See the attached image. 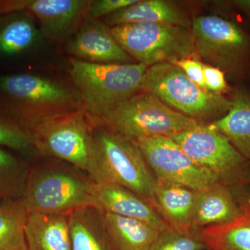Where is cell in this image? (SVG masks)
Segmentation results:
<instances>
[{
    "label": "cell",
    "instance_id": "1",
    "mask_svg": "<svg viewBox=\"0 0 250 250\" xmlns=\"http://www.w3.org/2000/svg\"><path fill=\"white\" fill-rule=\"evenodd\" d=\"M0 106L27 129L49 117L83 110L71 82L29 72L0 76Z\"/></svg>",
    "mask_w": 250,
    "mask_h": 250
},
{
    "label": "cell",
    "instance_id": "2",
    "mask_svg": "<svg viewBox=\"0 0 250 250\" xmlns=\"http://www.w3.org/2000/svg\"><path fill=\"white\" fill-rule=\"evenodd\" d=\"M94 125L83 110L67 112L29 126L39 155L65 161L83 171L94 182H102Z\"/></svg>",
    "mask_w": 250,
    "mask_h": 250
},
{
    "label": "cell",
    "instance_id": "3",
    "mask_svg": "<svg viewBox=\"0 0 250 250\" xmlns=\"http://www.w3.org/2000/svg\"><path fill=\"white\" fill-rule=\"evenodd\" d=\"M69 74L78 90L83 111L98 119L141 91L148 66L134 63H94L69 59Z\"/></svg>",
    "mask_w": 250,
    "mask_h": 250
},
{
    "label": "cell",
    "instance_id": "4",
    "mask_svg": "<svg viewBox=\"0 0 250 250\" xmlns=\"http://www.w3.org/2000/svg\"><path fill=\"white\" fill-rule=\"evenodd\" d=\"M72 170L45 164L29 171L21 197L28 213L70 215L85 207L96 208L95 182Z\"/></svg>",
    "mask_w": 250,
    "mask_h": 250
},
{
    "label": "cell",
    "instance_id": "5",
    "mask_svg": "<svg viewBox=\"0 0 250 250\" xmlns=\"http://www.w3.org/2000/svg\"><path fill=\"white\" fill-rule=\"evenodd\" d=\"M90 118L94 124L103 125L132 141L170 136L205 123L175 111L154 94L142 90L101 118Z\"/></svg>",
    "mask_w": 250,
    "mask_h": 250
},
{
    "label": "cell",
    "instance_id": "6",
    "mask_svg": "<svg viewBox=\"0 0 250 250\" xmlns=\"http://www.w3.org/2000/svg\"><path fill=\"white\" fill-rule=\"evenodd\" d=\"M141 90L154 94L175 111L199 121H216L226 115L231 106L230 98L204 89L170 62L148 67Z\"/></svg>",
    "mask_w": 250,
    "mask_h": 250
},
{
    "label": "cell",
    "instance_id": "7",
    "mask_svg": "<svg viewBox=\"0 0 250 250\" xmlns=\"http://www.w3.org/2000/svg\"><path fill=\"white\" fill-rule=\"evenodd\" d=\"M197 55L207 65L234 80L250 77V34L238 24L217 16L192 20Z\"/></svg>",
    "mask_w": 250,
    "mask_h": 250
},
{
    "label": "cell",
    "instance_id": "8",
    "mask_svg": "<svg viewBox=\"0 0 250 250\" xmlns=\"http://www.w3.org/2000/svg\"><path fill=\"white\" fill-rule=\"evenodd\" d=\"M93 124L102 182L129 189L153 205L157 179L137 145L103 125Z\"/></svg>",
    "mask_w": 250,
    "mask_h": 250
},
{
    "label": "cell",
    "instance_id": "9",
    "mask_svg": "<svg viewBox=\"0 0 250 250\" xmlns=\"http://www.w3.org/2000/svg\"><path fill=\"white\" fill-rule=\"evenodd\" d=\"M111 29L125 52L148 67L181 59L200 60L190 29L164 23H134Z\"/></svg>",
    "mask_w": 250,
    "mask_h": 250
},
{
    "label": "cell",
    "instance_id": "10",
    "mask_svg": "<svg viewBox=\"0 0 250 250\" xmlns=\"http://www.w3.org/2000/svg\"><path fill=\"white\" fill-rule=\"evenodd\" d=\"M169 137L192 160L213 172L225 185L233 182L246 168L248 161L211 123H202Z\"/></svg>",
    "mask_w": 250,
    "mask_h": 250
},
{
    "label": "cell",
    "instance_id": "11",
    "mask_svg": "<svg viewBox=\"0 0 250 250\" xmlns=\"http://www.w3.org/2000/svg\"><path fill=\"white\" fill-rule=\"evenodd\" d=\"M134 141L157 181L179 184L197 191L220 182L213 172L192 160L169 136Z\"/></svg>",
    "mask_w": 250,
    "mask_h": 250
},
{
    "label": "cell",
    "instance_id": "12",
    "mask_svg": "<svg viewBox=\"0 0 250 250\" xmlns=\"http://www.w3.org/2000/svg\"><path fill=\"white\" fill-rule=\"evenodd\" d=\"M91 0H0V15L25 12L49 40L67 41L86 20Z\"/></svg>",
    "mask_w": 250,
    "mask_h": 250
},
{
    "label": "cell",
    "instance_id": "13",
    "mask_svg": "<svg viewBox=\"0 0 250 250\" xmlns=\"http://www.w3.org/2000/svg\"><path fill=\"white\" fill-rule=\"evenodd\" d=\"M65 49L72 58L94 63H131L134 61L118 43L111 27L101 20H85L67 39Z\"/></svg>",
    "mask_w": 250,
    "mask_h": 250
},
{
    "label": "cell",
    "instance_id": "14",
    "mask_svg": "<svg viewBox=\"0 0 250 250\" xmlns=\"http://www.w3.org/2000/svg\"><path fill=\"white\" fill-rule=\"evenodd\" d=\"M96 208L103 213L136 219L164 231L169 226L154 206L136 192L111 182H95Z\"/></svg>",
    "mask_w": 250,
    "mask_h": 250
},
{
    "label": "cell",
    "instance_id": "15",
    "mask_svg": "<svg viewBox=\"0 0 250 250\" xmlns=\"http://www.w3.org/2000/svg\"><path fill=\"white\" fill-rule=\"evenodd\" d=\"M197 191L170 182L157 181L153 206L170 228L187 231L192 227Z\"/></svg>",
    "mask_w": 250,
    "mask_h": 250
},
{
    "label": "cell",
    "instance_id": "16",
    "mask_svg": "<svg viewBox=\"0 0 250 250\" xmlns=\"http://www.w3.org/2000/svg\"><path fill=\"white\" fill-rule=\"evenodd\" d=\"M100 20L110 27L134 23H164L190 29L192 24L184 10L165 0H139Z\"/></svg>",
    "mask_w": 250,
    "mask_h": 250
},
{
    "label": "cell",
    "instance_id": "17",
    "mask_svg": "<svg viewBox=\"0 0 250 250\" xmlns=\"http://www.w3.org/2000/svg\"><path fill=\"white\" fill-rule=\"evenodd\" d=\"M25 238L27 250H72L68 215L29 213Z\"/></svg>",
    "mask_w": 250,
    "mask_h": 250
},
{
    "label": "cell",
    "instance_id": "18",
    "mask_svg": "<svg viewBox=\"0 0 250 250\" xmlns=\"http://www.w3.org/2000/svg\"><path fill=\"white\" fill-rule=\"evenodd\" d=\"M240 213L228 186L217 182L197 191L192 227L201 229L224 225Z\"/></svg>",
    "mask_w": 250,
    "mask_h": 250
},
{
    "label": "cell",
    "instance_id": "19",
    "mask_svg": "<svg viewBox=\"0 0 250 250\" xmlns=\"http://www.w3.org/2000/svg\"><path fill=\"white\" fill-rule=\"evenodd\" d=\"M230 100L231 106L228 113L211 123L250 161V90L237 87L231 92Z\"/></svg>",
    "mask_w": 250,
    "mask_h": 250
},
{
    "label": "cell",
    "instance_id": "20",
    "mask_svg": "<svg viewBox=\"0 0 250 250\" xmlns=\"http://www.w3.org/2000/svg\"><path fill=\"white\" fill-rule=\"evenodd\" d=\"M42 36L35 20L25 12L0 15V57H16L39 45Z\"/></svg>",
    "mask_w": 250,
    "mask_h": 250
},
{
    "label": "cell",
    "instance_id": "21",
    "mask_svg": "<svg viewBox=\"0 0 250 250\" xmlns=\"http://www.w3.org/2000/svg\"><path fill=\"white\" fill-rule=\"evenodd\" d=\"M104 224L113 250H149L158 229L136 219L104 213Z\"/></svg>",
    "mask_w": 250,
    "mask_h": 250
},
{
    "label": "cell",
    "instance_id": "22",
    "mask_svg": "<svg viewBox=\"0 0 250 250\" xmlns=\"http://www.w3.org/2000/svg\"><path fill=\"white\" fill-rule=\"evenodd\" d=\"M72 250H113L104 224V213L93 207L68 215Z\"/></svg>",
    "mask_w": 250,
    "mask_h": 250
},
{
    "label": "cell",
    "instance_id": "23",
    "mask_svg": "<svg viewBox=\"0 0 250 250\" xmlns=\"http://www.w3.org/2000/svg\"><path fill=\"white\" fill-rule=\"evenodd\" d=\"M207 250H250V213L230 223L200 229Z\"/></svg>",
    "mask_w": 250,
    "mask_h": 250
},
{
    "label": "cell",
    "instance_id": "24",
    "mask_svg": "<svg viewBox=\"0 0 250 250\" xmlns=\"http://www.w3.org/2000/svg\"><path fill=\"white\" fill-rule=\"evenodd\" d=\"M28 213L22 199L0 203V250H27L25 228Z\"/></svg>",
    "mask_w": 250,
    "mask_h": 250
},
{
    "label": "cell",
    "instance_id": "25",
    "mask_svg": "<svg viewBox=\"0 0 250 250\" xmlns=\"http://www.w3.org/2000/svg\"><path fill=\"white\" fill-rule=\"evenodd\" d=\"M0 147L11 148L26 156L38 154L29 130L1 106Z\"/></svg>",
    "mask_w": 250,
    "mask_h": 250
},
{
    "label": "cell",
    "instance_id": "26",
    "mask_svg": "<svg viewBox=\"0 0 250 250\" xmlns=\"http://www.w3.org/2000/svg\"><path fill=\"white\" fill-rule=\"evenodd\" d=\"M29 171L24 163L0 147V198L22 194Z\"/></svg>",
    "mask_w": 250,
    "mask_h": 250
},
{
    "label": "cell",
    "instance_id": "27",
    "mask_svg": "<svg viewBox=\"0 0 250 250\" xmlns=\"http://www.w3.org/2000/svg\"><path fill=\"white\" fill-rule=\"evenodd\" d=\"M207 246L202 239L200 229L183 231L170 228L161 231L149 250H205Z\"/></svg>",
    "mask_w": 250,
    "mask_h": 250
},
{
    "label": "cell",
    "instance_id": "28",
    "mask_svg": "<svg viewBox=\"0 0 250 250\" xmlns=\"http://www.w3.org/2000/svg\"><path fill=\"white\" fill-rule=\"evenodd\" d=\"M138 1L139 0H91L86 20L102 19Z\"/></svg>",
    "mask_w": 250,
    "mask_h": 250
},
{
    "label": "cell",
    "instance_id": "29",
    "mask_svg": "<svg viewBox=\"0 0 250 250\" xmlns=\"http://www.w3.org/2000/svg\"><path fill=\"white\" fill-rule=\"evenodd\" d=\"M204 73L207 90L212 93L223 95L230 91L226 75L221 70L205 63Z\"/></svg>",
    "mask_w": 250,
    "mask_h": 250
},
{
    "label": "cell",
    "instance_id": "30",
    "mask_svg": "<svg viewBox=\"0 0 250 250\" xmlns=\"http://www.w3.org/2000/svg\"><path fill=\"white\" fill-rule=\"evenodd\" d=\"M172 64L180 67L194 83L207 90L204 73L205 63L201 61L195 59H181L172 62Z\"/></svg>",
    "mask_w": 250,
    "mask_h": 250
},
{
    "label": "cell",
    "instance_id": "31",
    "mask_svg": "<svg viewBox=\"0 0 250 250\" xmlns=\"http://www.w3.org/2000/svg\"><path fill=\"white\" fill-rule=\"evenodd\" d=\"M228 3L231 7L246 16L250 22V0H232Z\"/></svg>",
    "mask_w": 250,
    "mask_h": 250
}]
</instances>
